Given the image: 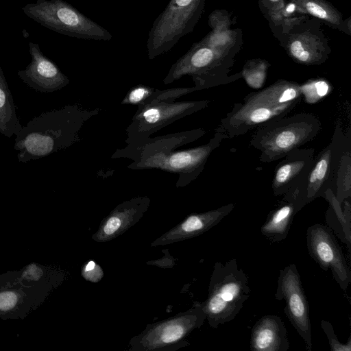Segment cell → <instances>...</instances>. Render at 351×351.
Returning a JSON list of instances; mask_svg holds the SVG:
<instances>
[{
    "label": "cell",
    "instance_id": "18",
    "mask_svg": "<svg viewBox=\"0 0 351 351\" xmlns=\"http://www.w3.org/2000/svg\"><path fill=\"white\" fill-rule=\"evenodd\" d=\"M315 158V149L297 148L287 154L276 166L271 182L275 196L285 195L303 180Z\"/></svg>",
    "mask_w": 351,
    "mask_h": 351
},
{
    "label": "cell",
    "instance_id": "24",
    "mask_svg": "<svg viewBox=\"0 0 351 351\" xmlns=\"http://www.w3.org/2000/svg\"><path fill=\"white\" fill-rule=\"evenodd\" d=\"M22 127L12 95L0 66V133L11 138L16 136Z\"/></svg>",
    "mask_w": 351,
    "mask_h": 351
},
{
    "label": "cell",
    "instance_id": "29",
    "mask_svg": "<svg viewBox=\"0 0 351 351\" xmlns=\"http://www.w3.org/2000/svg\"><path fill=\"white\" fill-rule=\"evenodd\" d=\"M25 296L16 290H1L0 291V315L5 313H15L20 312L23 306Z\"/></svg>",
    "mask_w": 351,
    "mask_h": 351
},
{
    "label": "cell",
    "instance_id": "21",
    "mask_svg": "<svg viewBox=\"0 0 351 351\" xmlns=\"http://www.w3.org/2000/svg\"><path fill=\"white\" fill-rule=\"evenodd\" d=\"M297 213L294 201L289 194L285 193L280 204L268 214L261 228V234L271 242L285 240Z\"/></svg>",
    "mask_w": 351,
    "mask_h": 351
},
{
    "label": "cell",
    "instance_id": "31",
    "mask_svg": "<svg viewBox=\"0 0 351 351\" xmlns=\"http://www.w3.org/2000/svg\"><path fill=\"white\" fill-rule=\"evenodd\" d=\"M199 90L196 86L187 88H174L160 90L157 89L153 96L146 102L150 101L173 102L182 95ZM144 104V103H143Z\"/></svg>",
    "mask_w": 351,
    "mask_h": 351
},
{
    "label": "cell",
    "instance_id": "23",
    "mask_svg": "<svg viewBox=\"0 0 351 351\" xmlns=\"http://www.w3.org/2000/svg\"><path fill=\"white\" fill-rule=\"evenodd\" d=\"M329 204L326 213V221L336 235L347 245L348 254L351 248V205L349 199H346L343 208L337 199L333 191L328 189L323 197Z\"/></svg>",
    "mask_w": 351,
    "mask_h": 351
},
{
    "label": "cell",
    "instance_id": "12",
    "mask_svg": "<svg viewBox=\"0 0 351 351\" xmlns=\"http://www.w3.org/2000/svg\"><path fill=\"white\" fill-rule=\"evenodd\" d=\"M275 298L279 301L285 300L286 316L304 341L306 349L311 351L313 343L309 306L300 274L294 263L280 270Z\"/></svg>",
    "mask_w": 351,
    "mask_h": 351
},
{
    "label": "cell",
    "instance_id": "26",
    "mask_svg": "<svg viewBox=\"0 0 351 351\" xmlns=\"http://www.w3.org/2000/svg\"><path fill=\"white\" fill-rule=\"evenodd\" d=\"M258 3L273 35L276 37L285 21L291 16L288 14L285 0H258Z\"/></svg>",
    "mask_w": 351,
    "mask_h": 351
},
{
    "label": "cell",
    "instance_id": "15",
    "mask_svg": "<svg viewBox=\"0 0 351 351\" xmlns=\"http://www.w3.org/2000/svg\"><path fill=\"white\" fill-rule=\"evenodd\" d=\"M31 62L23 70L17 72L19 78L29 87L40 93L59 90L69 84L70 80L58 66L44 55L40 46L29 43Z\"/></svg>",
    "mask_w": 351,
    "mask_h": 351
},
{
    "label": "cell",
    "instance_id": "5",
    "mask_svg": "<svg viewBox=\"0 0 351 351\" xmlns=\"http://www.w3.org/2000/svg\"><path fill=\"white\" fill-rule=\"evenodd\" d=\"M248 278L236 258L213 267L206 300L202 303L209 326L217 328L233 320L250 296Z\"/></svg>",
    "mask_w": 351,
    "mask_h": 351
},
{
    "label": "cell",
    "instance_id": "27",
    "mask_svg": "<svg viewBox=\"0 0 351 351\" xmlns=\"http://www.w3.org/2000/svg\"><path fill=\"white\" fill-rule=\"evenodd\" d=\"M269 66V62L263 59L248 60L241 71V77L250 88L260 89L265 83Z\"/></svg>",
    "mask_w": 351,
    "mask_h": 351
},
{
    "label": "cell",
    "instance_id": "1",
    "mask_svg": "<svg viewBox=\"0 0 351 351\" xmlns=\"http://www.w3.org/2000/svg\"><path fill=\"white\" fill-rule=\"evenodd\" d=\"M206 133L202 128L193 129L163 136L150 137L133 147L117 149L112 158H126L132 160L128 168L133 170L158 169L178 175L177 187H184L195 180L203 171L211 153L226 138L219 132L209 141L196 147L176 150L193 142Z\"/></svg>",
    "mask_w": 351,
    "mask_h": 351
},
{
    "label": "cell",
    "instance_id": "6",
    "mask_svg": "<svg viewBox=\"0 0 351 351\" xmlns=\"http://www.w3.org/2000/svg\"><path fill=\"white\" fill-rule=\"evenodd\" d=\"M234 58L199 41L171 66L163 83L169 84L184 75H190L199 90L232 83L241 78V72L228 75Z\"/></svg>",
    "mask_w": 351,
    "mask_h": 351
},
{
    "label": "cell",
    "instance_id": "13",
    "mask_svg": "<svg viewBox=\"0 0 351 351\" xmlns=\"http://www.w3.org/2000/svg\"><path fill=\"white\" fill-rule=\"evenodd\" d=\"M309 255L324 271L330 269L335 280L346 291L351 280V273L342 249L331 229L316 223L306 230Z\"/></svg>",
    "mask_w": 351,
    "mask_h": 351
},
{
    "label": "cell",
    "instance_id": "17",
    "mask_svg": "<svg viewBox=\"0 0 351 351\" xmlns=\"http://www.w3.org/2000/svg\"><path fill=\"white\" fill-rule=\"evenodd\" d=\"M234 208V204H228L206 212L190 214L154 240L151 246L169 245L199 236L219 223Z\"/></svg>",
    "mask_w": 351,
    "mask_h": 351
},
{
    "label": "cell",
    "instance_id": "32",
    "mask_svg": "<svg viewBox=\"0 0 351 351\" xmlns=\"http://www.w3.org/2000/svg\"><path fill=\"white\" fill-rule=\"evenodd\" d=\"M321 328L326 334L330 349L332 351H350L351 350V335L349 336L346 343L340 342L337 337L332 324L326 320H322Z\"/></svg>",
    "mask_w": 351,
    "mask_h": 351
},
{
    "label": "cell",
    "instance_id": "28",
    "mask_svg": "<svg viewBox=\"0 0 351 351\" xmlns=\"http://www.w3.org/2000/svg\"><path fill=\"white\" fill-rule=\"evenodd\" d=\"M300 88L302 98L309 104L318 102L330 91V84L324 78L308 80L300 84Z\"/></svg>",
    "mask_w": 351,
    "mask_h": 351
},
{
    "label": "cell",
    "instance_id": "3",
    "mask_svg": "<svg viewBox=\"0 0 351 351\" xmlns=\"http://www.w3.org/2000/svg\"><path fill=\"white\" fill-rule=\"evenodd\" d=\"M300 84L278 80L269 86L248 93L220 121L215 132L226 138L243 135L271 121L287 116L302 101Z\"/></svg>",
    "mask_w": 351,
    "mask_h": 351
},
{
    "label": "cell",
    "instance_id": "8",
    "mask_svg": "<svg viewBox=\"0 0 351 351\" xmlns=\"http://www.w3.org/2000/svg\"><path fill=\"white\" fill-rule=\"evenodd\" d=\"M22 11L30 19L56 32L77 38L110 40L112 34L63 0H37Z\"/></svg>",
    "mask_w": 351,
    "mask_h": 351
},
{
    "label": "cell",
    "instance_id": "20",
    "mask_svg": "<svg viewBox=\"0 0 351 351\" xmlns=\"http://www.w3.org/2000/svg\"><path fill=\"white\" fill-rule=\"evenodd\" d=\"M289 346L281 317L264 315L253 326L250 342L252 351H287Z\"/></svg>",
    "mask_w": 351,
    "mask_h": 351
},
{
    "label": "cell",
    "instance_id": "33",
    "mask_svg": "<svg viewBox=\"0 0 351 351\" xmlns=\"http://www.w3.org/2000/svg\"><path fill=\"white\" fill-rule=\"evenodd\" d=\"M97 266L98 265L96 264V265L93 269H88V270L82 269V276L86 280H88L90 274H93L90 281H92V282L99 281L103 277V271H102V269L100 268V267H99L98 269H96Z\"/></svg>",
    "mask_w": 351,
    "mask_h": 351
},
{
    "label": "cell",
    "instance_id": "19",
    "mask_svg": "<svg viewBox=\"0 0 351 351\" xmlns=\"http://www.w3.org/2000/svg\"><path fill=\"white\" fill-rule=\"evenodd\" d=\"M212 30L200 42L208 47L236 56L241 50L243 39L240 29H231L232 21L226 10H216L209 16Z\"/></svg>",
    "mask_w": 351,
    "mask_h": 351
},
{
    "label": "cell",
    "instance_id": "10",
    "mask_svg": "<svg viewBox=\"0 0 351 351\" xmlns=\"http://www.w3.org/2000/svg\"><path fill=\"white\" fill-rule=\"evenodd\" d=\"M206 0H171L154 22L147 41L149 60L171 50L194 29Z\"/></svg>",
    "mask_w": 351,
    "mask_h": 351
},
{
    "label": "cell",
    "instance_id": "4",
    "mask_svg": "<svg viewBox=\"0 0 351 351\" xmlns=\"http://www.w3.org/2000/svg\"><path fill=\"white\" fill-rule=\"evenodd\" d=\"M319 118L309 112H299L271 121L256 128L250 145L260 151L259 160L272 162L311 141L319 134Z\"/></svg>",
    "mask_w": 351,
    "mask_h": 351
},
{
    "label": "cell",
    "instance_id": "22",
    "mask_svg": "<svg viewBox=\"0 0 351 351\" xmlns=\"http://www.w3.org/2000/svg\"><path fill=\"white\" fill-rule=\"evenodd\" d=\"M298 11L315 17L329 27L351 35L350 17L343 15L326 0H289Z\"/></svg>",
    "mask_w": 351,
    "mask_h": 351
},
{
    "label": "cell",
    "instance_id": "2",
    "mask_svg": "<svg viewBox=\"0 0 351 351\" xmlns=\"http://www.w3.org/2000/svg\"><path fill=\"white\" fill-rule=\"evenodd\" d=\"M99 112V108L75 104L34 117L16 135L14 148L19 162L40 159L80 141L83 125Z\"/></svg>",
    "mask_w": 351,
    "mask_h": 351
},
{
    "label": "cell",
    "instance_id": "9",
    "mask_svg": "<svg viewBox=\"0 0 351 351\" xmlns=\"http://www.w3.org/2000/svg\"><path fill=\"white\" fill-rule=\"evenodd\" d=\"M206 319L202 303L195 302L184 312L162 321L147 324L129 341L130 351H170L189 346L186 341L195 329L199 328Z\"/></svg>",
    "mask_w": 351,
    "mask_h": 351
},
{
    "label": "cell",
    "instance_id": "16",
    "mask_svg": "<svg viewBox=\"0 0 351 351\" xmlns=\"http://www.w3.org/2000/svg\"><path fill=\"white\" fill-rule=\"evenodd\" d=\"M150 203L148 197L138 196L118 204L101 220L91 239L96 242H106L121 235L140 221Z\"/></svg>",
    "mask_w": 351,
    "mask_h": 351
},
{
    "label": "cell",
    "instance_id": "14",
    "mask_svg": "<svg viewBox=\"0 0 351 351\" xmlns=\"http://www.w3.org/2000/svg\"><path fill=\"white\" fill-rule=\"evenodd\" d=\"M332 141L315 156L312 166L303 180L290 192L298 212L317 197L332 190V178L337 165L335 162Z\"/></svg>",
    "mask_w": 351,
    "mask_h": 351
},
{
    "label": "cell",
    "instance_id": "7",
    "mask_svg": "<svg viewBox=\"0 0 351 351\" xmlns=\"http://www.w3.org/2000/svg\"><path fill=\"white\" fill-rule=\"evenodd\" d=\"M276 38L289 57L300 64H322L331 53L329 39L322 28V21L306 14L291 15Z\"/></svg>",
    "mask_w": 351,
    "mask_h": 351
},
{
    "label": "cell",
    "instance_id": "25",
    "mask_svg": "<svg viewBox=\"0 0 351 351\" xmlns=\"http://www.w3.org/2000/svg\"><path fill=\"white\" fill-rule=\"evenodd\" d=\"M332 191L340 204L351 196L350 148L341 155L332 178Z\"/></svg>",
    "mask_w": 351,
    "mask_h": 351
},
{
    "label": "cell",
    "instance_id": "11",
    "mask_svg": "<svg viewBox=\"0 0 351 351\" xmlns=\"http://www.w3.org/2000/svg\"><path fill=\"white\" fill-rule=\"evenodd\" d=\"M209 100L186 101H150L137 106V110L126 128V147L138 145L151 136L186 116L206 108Z\"/></svg>",
    "mask_w": 351,
    "mask_h": 351
},
{
    "label": "cell",
    "instance_id": "30",
    "mask_svg": "<svg viewBox=\"0 0 351 351\" xmlns=\"http://www.w3.org/2000/svg\"><path fill=\"white\" fill-rule=\"evenodd\" d=\"M156 90L157 89L146 85H136L128 92L121 104L137 106L142 104L153 96Z\"/></svg>",
    "mask_w": 351,
    "mask_h": 351
}]
</instances>
